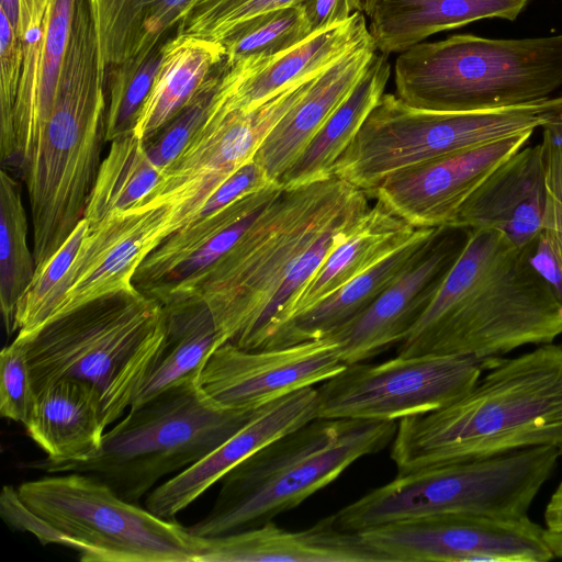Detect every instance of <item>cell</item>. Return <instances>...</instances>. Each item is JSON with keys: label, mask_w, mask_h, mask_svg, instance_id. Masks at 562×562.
Masks as SVG:
<instances>
[{"label": "cell", "mask_w": 562, "mask_h": 562, "mask_svg": "<svg viewBox=\"0 0 562 562\" xmlns=\"http://www.w3.org/2000/svg\"><path fill=\"white\" fill-rule=\"evenodd\" d=\"M562 335V301L528 255L496 229H469L432 300L396 356L472 357L486 368Z\"/></svg>", "instance_id": "obj_1"}, {"label": "cell", "mask_w": 562, "mask_h": 562, "mask_svg": "<svg viewBox=\"0 0 562 562\" xmlns=\"http://www.w3.org/2000/svg\"><path fill=\"white\" fill-rule=\"evenodd\" d=\"M562 457V345L499 358L453 403L398 420L391 459L397 474L532 447Z\"/></svg>", "instance_id": "obj_2"}, {"label": "cell", "mask_w": 562, "mask_h": 562, "mask_svg": "<svg viewBox=\"0 0 562 562\" xmlns=\"http://www.w3.org/2000/svg\"><path fill=\"white\" fill-rule=\"evenodd\" d=\"M358 191L335 176L282 187L221 258L153 297L203 301L227 341L252 349L285 281Z\"/></svg>", "instance_id": "obj_3"}, {"label": "cell", "mask_w": 562, "mask_h": 562, "mask_svg": "<svg viewBox=\"0 0 562 562\" xmlns=\"http://www.w3.org/2000/svg\"><path fill=\"white\" fill-rule=\"evenodd\" d=\"M106 76L90 0H76L70 36L48 121L26 161L35 266L83 218L105 142Z\"/></svg>", "instance_id": "obj_4"}, {"label": "cell", "mask_w": 562, "mask_h": 562, "mask_svg": "<svg viewBox=\"0 0 562 562\" xmlns=\"http://www.w3.org/2000/svg\"><path fill=\"white\" fill-rule=\"evenodd\" d=\"M166 334L164 305L134 290L93 300L29 333H18L35 390L70 379L98 394L106 426L128 409Z\"/></svg>", "instance_id": "obj_5"}, {"label": "cell", "mask_w": 562, "mask_h": 562, "mask_svg": "<svg viewBox=\"0 0 562 562\" xmlns=\"http://www.w3.org/2000/svg\"><path fill=\"white\" fill-rule=\"evenodd\" d=\"M396 428V420L315 418L227 472L210 512L188 530L210 538L272 520L330 484L355 461L383 450Z\"/></svg>", "instance_id": "obj_6"}, {"label": "cell", "mask_w": 562, "mask_h": 562, "mask_svg": "<svg viewBox=\"0 0 562 562\" xmlns=\"http://www.w3.org/2000/svg\"><path fill=\"white\" fill-rule=\"evenodd\" d=\"M262 408H224L203 392L199 378L191 379L130 407L88 458L44 459L24 467L53 474H90L123 499L136 503L164 476L203 459Z\"/></svg>", "instance_id": "obj_7"}, {"label": "cell", "mask_w": 562, "mask_h": 562, "mask_svg": "<svg viewBox=\"0 0 562 562\" xmlns=\"http://www.w3.org/2000/svg\"><path fill=\"white\" fill-rule=\"evenodd\" d=\"M395 95L409 106L464 112L537 101L562 86V34L487 38L459 34L400 53Z\"/></svg>", "instance_id": "obj_8"}, {"label": "cell", "mask_w": 562, "mask_h": 562, "mask_svg": "<svg viewBox=\"0 0 562 562\" xmlns=\"http://www.w3.org/2000/svg\"><path fill=\"white\" fill-rule=\"evenodd\" d=\"M560 457L553 447H532L396 474L335 513V520L340 529L359 532L396 520L446 513L528 517Z\"/></svg>", "instance_id": "obj_9"}, {"label": "cell", "mask_w": 562, "mask_h": 562, "mask_svg": "<svg viewBox=\"0 0 562 562\" xmlns=\"http://www.w3.org/2000/svg\"><path fill=\"white\" fill-rule=\"evenodd\" d=\"M562 110V93L479 111L416 109L384 93L333 167V176L372 198L389 175L498 139L533 132Z\"/></svg>", "instance_id": "obj_10"}, {"label": "cell", "mask_w": 562, "mask_h": 562, "mask_svg": "<svg viewBox=\"0 0 562 562\" xmlns=\"http://www.w3.org/2000/svg\"><path fill=\"white\" fill-rule=\"evenodd\" d=\"M23 502L70 538L85 562H194V536L78 472L26 481Z\"/></svg>", "instance_id": "obj_11"}, {"label": "cell", "mask_w": 562, "mask_h": 562, "mask_svg": "<svg viewBox=\"0 0 562 562\" xmlns=\"http://www.w3.org/2000/svg\"><path fill=\"white\" fill-rule=\"evenodd\" d=\"M485 363L465 356H396L356 362L317 389V418L400 420L440 409L467 394Z\"/></svg>", "instance_id": "obj_12"}, {"label": "cell", "mask_w": 562, "mask_h": 562, "mask_svg": "<svg viewBox=\"0 0 562 562\" xmlns=\"http://www.w3.org/2000/svg\"><path fill=\"white\" fill-rule=\"evenodd\" d=\"M314 78L249 111L222 110L211 102L204 123L139 204L171 206L173 233L193 223L213 193L254 159L267 135L303 98Z\"/></svg>", "instance_id": "obj_13"}, {"label": "cell", "mask_w": 562, "mask_h": 562, "mask_svg": "<svg viewBox=\"0 0 562 562\" xmlns=\"http://www.w3.org/2000/svg\"><path fill=\"white\" fill-rule=\"evenodd\" d=\"M383 562H547L546 528L524 518L446 513L358 532Z\"/></svg>", "instance_id": "obj_14"}, {"label": "cell", "mask_w": 562, "mask_h": 562, "mask_svg": "<svg viewBox=\"0 0 562 562\" xmlns=\"http://www.w3.org/2000/svg\"><path fill=\"white\" fill-rule=\"evenodd\" d=\"M345 367L337 345L327 337L266 349H243L228 341L210 357L199 384L224 408L259 409L323 383Z\"/></svg>", "instance_id": "obj_15"}, {"label": "cell", "mask_w": 562, "mask_h": 562, "mask_svg": "<svg viewBox=\"0 0 562 562\" xmlns=\"http://www.w3.org/2000/svg\"><path fill=\"white\" fill-rule=\"evenodd\" d=\"M171 220L169 205L138 204L90 229L45 323L99 297L136 289L138 267L172 234Z\"/></svg>", "instance_id": "obj_16"}, {"label": "cell", "mask_w": 562, "mask_h": 562, "mask_svg": "<svg viewBox=\"0 0 562 562\" xmlns=\"http://www.w3.org/2000/svg\"><path fill=\"white\" fill-rule=\"evenodd\" d=\"M469 229L441 226L402 277L372 304L327 338L346 364L364 361L400 344L426 310L460 255Z\"/></svg>", "instance_id": "obj_17"}, {"label": "cell", "mask_w": 562, "mask_h": 562, "mask_svg": "<svg viewBox=\"0 0 562 562\" xmlns=\"http://www.w3.org/2000/svg\"><path fill=\"white\" fill-rule=\"evenodd\" d=\"M532 133L525 132L393 172L379 183L372 198L414 227L449 226L483 180L522 148Z\"/></svg>", "instance_id": "obj_18"}, {"label": "cell", "mask_w": 562, "mask_h": 562, "mask_svg": "<svg viewBox=\"0 0 562 562\" xmlns=\"http://www.w3.org/2000/svg\"><path fill=\"white\" fill-rule=\"evenodd\" d=\"M369 41L367 19L357 11L346 22L313 34L265 63H228L225 58L212 106L227 111L252 110L292 86L316 77Z\"/></svg>", "instance_id": "obj_19"}, {"label": "cell", "mask_w": 562, "mask_h": 562, "mask_svg": "<svg viewBox=\"0 0 562 562\" xmlns=\"http://www.w3.org/2000/svg\"><path fill=\"white\" fill-rule=\"evenodd\" d=\"M317 408L318 393L314 386L268 404L203 459L155 487L146 498V508L161 518L173 519L243 460L317 418Z\"/></svg>", "instance_id": "obj_20"}, {"label": "cell", "mask_w": 562, "mask_h": 562, "mask_svg": "<svg viewBox=\"0 0 562 562\" xmlns=\"http://www.w3.org/2000/svg\"><path fill=\"white\" fill-rule=\"evenodd\" d=\"M546 203V162L540 143L520 148L497 166L449 226L499 231L528 255L541 232Z\"/></svg>", "instance_id": "obj_21"}, {"label": "cell", "mask_w": 562, "mask_h": 562, "mask_svg": "<svg viewBox=\"0 0 562 562\" xmlns=\"http://www.w3.org/2000/svg\"><path fill=\"white\" fill-rule=\"evenodd\" d=\"M194 562H383L358 532L340 529L334 514L290 531L272 520L218 537H196Z\"/></svg>", "instance_id": "obj_22"}, {"label": "cell", "mask_w": 562, "mask_h": 562, "mask_svg": "<svg viewBox=\"0 0 562 562\" xmlns=\"http://www.w3.org/2000/svg\"><path fill=\"white\" fill-rule=\"evenodd\" d=\"M376 49L369 41L317 75L303 98L274 125L254 160L279 182L308 142L360 80Z\"/></svg>", "instance_id": "obj_23"}, {"label": "cell", "mask_w": 562, "mask_h": 562, "mask_svg": "<svg viewBox=\"0 0 562 562\" xmlns=\"http://www.w3.org/2000/svg\"><path fill=\"white\" fill-rule=\"evenodd\" d=\"M382 55L403 53L430 35L485 19L515 21L528 0H358Z\"/></svg>", "instance_id": "obj_24"}, {"label": "cell", "mask_w": 562, "mask_h": 562, "mask_svg": "<svg viewBox=\"0 0 562 562\" xmlns=\"http://www.w3.org/2000/svg\"><path fill=\"white\" fill-rule=\"evenodd\" d=\"M418 231L376 201L350 234L328 252L290 302L272 334L295 315L384 260L409 241Z\"/></svg>", "instance_id": "obj_25"}, {"label": "cell", "mask_w": 562, "mask_h": 562, "mask_svg": "<svg viewBox=\"0 0 562 562\" xmlns=\"http://www.w3.org/2000/svg\"><path fill=\"white\" fill-rule=\"evenodd\" d=\"M27 435L53 462L88 458L101 445L108 427L100 398L88 384L58 379L35 390Z\"/></svg>", "instance_id": "obj_26"}, {"label": "cell", "mask_w": 562, "mask_h": 562, "mask_svg": "<svg viewBox=\"0 0 562 562\" xmlns=\"http://www.w3.org/2000/svg\"><path fill=\"white\" fill-rule=\"evenodd\" d=\"M437 228L420 227L409 241L384 260L281 325L260 349L322 338L355 318L402 277Z\"/></svg>", "instance_id": "obj_27"}, {"label": "cell", "mask_w": 562, "mask_h": 562, "mask_svg": "<svg viewBox=\"0 0 562 562\" xmlns=\"http://www.w3.org/2000/svg\"><path fill=\"white\" fill-rule=\"evenodd\" d=\"M162 61L143 103L134 134L144 142L181 112L225 61L218 42L175 35L162 45Z\"/></svg>", "instance_id": "obj_28"}, {"label": "cell", "mask_w": 562, "mask_h": 562, "mask_svg": "<svg viewBox=\"0 0 562 562\" xmlns=\"http://www.w3.org/2000/svg\"><path fill=\"white\" fill-rule=\"evenodd\" d=\"M162 305L165 339L131 407L173 385L198 379L214 351L228 342L203 301L189 297L171 300Z\"/></svg>", "instance_id": "obj_29"}, {"label": "cell", "mask_w": 562, "mask_h": 562, "mask_svg": "<svg viewBox=\"0 0 562 562\" xmlns=\"http://www.w3.org/2000/svg\"><path fill=\"white\" fill-rule=\"evenodd\" d=\"M390 75L387 56L375 54L360 80L281 177L282 187H296L333 176L334 165L384 94Z\"/></svg>", "instance_id": "obj_30"}, {"label": "cell", "mask_w": 562, "mask_h": 562, "mask_svg": "<svg viewBox=\"0 0 562 562\" xmlns=\"http://www.w3.org/2000/svg\"><path fill=\"white\" fill-rule=\"evenodd\" d=\"M100 66L109 69L146 54L178 21L165 0H90Z\"/></svg>", "instance_id": "obj_31"}, {"label": "cell", "mask_w": 562, "mask_h": 562, "mask_svg": "<svg viewBox=\"0 0 562 562\" xmlns=\"http://www.w3.org/2000/svg\"><path fill=\"white\" fill-rule=\"evenodd\" d=\"M164 172L149 157L145 142L134 132L112 140L85 210L83 218L90 229L114 212L142 203L161 181Z\"/></svg>", "instance_id": "obj_32"}, {"label": "cell", "mask_w": 562, "mask_h": 562, "mask_svg": "<svg viewBox=\"0 0 562 562\" xmlns=\"http://www.w3.org/2000/svg\"><path fill=\"white\" fill-rule=\"evenodd\" d=\"M281 189L279 182H273L176 231L144 259L134 277V284L146 294L164 286L192 255L228 227L269 203Z\"/></svg>", "instance_id": "obj_33"}, {"label": "cell", "mask_w": 562, "mask_h": 562, "mask_svg": "<svg viewBox=\"0 0 562 562\" xmlns=\"http://www.w3.org/2000/svg\"><path fill=\"white\" fill-rule=\"evenodd\" d=\"M36 266L27 246V220L20 182L0 170V306L8 336L15 333L16 304Z\"/></svg>", "instance_id": "obj_34"}, {"label": "cell", "mask_w": 562, "mask_h": 562, "mask_svg": "<svg viewBox=\"0 0 562 562\" xmlns=\"http://www.w3.org/2000/svg\"><path fill=\"white\" fill-rule=\"evenodd\" d=\"M302 9L288 5L254 16L234 27L221 42L226 60L267 61L310 37Z\"/></svg>", "instance_id": "obj_35"}, {"label": "cell", "mask_w": 562, "mask_h": 562, "mask_svg": "<svg viewBox=\"0 0 562 562\" xmlns=\"http://www.w3.org/2000/svg\"><path fill=\"white\" fill-rule=\"evenodd\" d=\"M164 43L108 70L105 142L134 132L139 110L162 61Z\"/></svg>", "instance_id": "obj_36"}, {"label": "cell", "mask_w": 562, "mask_h": 562, "mask_svg": "<svg viewBox=\"0 0 562 562\" xmlns=\"http://www.w3.org/2000/svg\"><path fill=\"white\" fill-rule=\"evenodd\" d=\"M89 231L88 222L82 218L61 246L36 267L30 284L16 304L15 331H32L47 321L59 285L75 263Z\"/></svg>", "instance_id": "obj_37"}, {"label": "cell", "mask_w": 562, "mask_h": 562, "mask_svg": "<svg viewBox=\"0 0 562 562\" xmlns=\"http://www.w3.org/2000/svg\"><path fill=\"white\" fill-rule=\"evenodd\" d=\"M302 0H192L184 9L176 35L221 43L238 24L261 13Z\"/></svg>", "instance_id": "obj_38"}, {"label": "cell", "mask_w": 562, "mask_h": 562, "mask_svg": "<svg viewBox=\"0 0 562 562\" xmlns=\"http://www.w3.org/2000/svg\"><path fill=\"white\" fill-rule=\"evenodd\" d=\"M224 64L181 112L145 142L149 157L164 170L179 156L204 123L218 86Z\"/></svg>", "instance_id": "obj_39"}, {"label": "cell", "mask_w": 562, "mask_h": 562, "mask_svg": "<svg viewBox=\"0 0 562 562\" xmlns=\"http://www.w3.org/2000/svg\"><path fill=\"white\" fill-rule=\"evenodd\" d=\"M35 397L25 350L14 338L0 353V415L24 426Z\"/></svg>", "instance_id": "obj_40"}, {"label": "cell", "mask_w": 562, "mask_h": 562, "mask_svg": "<svg viewBox=\"0 0 562 562\" xmlns=\"http://www.w3.org/2000/svg\"><path fill=\"white\" fill-rule=\"evenodd\" d=\"M23 45L0 9V125L11 116L23 64Z\"/></svg>", "instance_id": "obj_41"}, {"label": "cell", "mask_w": 562, "mask_h": 562, "mask_svg": "<svg viewBox=\"0 0 562 562\" xmlns=\"http://www.w3.org/2000/svg\"><path fill=\"white\" fill-rule=\"evenodd\" d=\"M0 514L8 526L33 533L42 546L54 543L76 550L75 542L31 509L19 495L18 488L11 485L2 488Z\"/></svg>", "instance_id": "obj_42"}, {"label": "cell", "mask_w": 562, "mask_h": 562, "mask_svg": "<svg viewBox=\"0 0 562 562\" xmlns=\"http://www.w3.org/2000/svg\"><path fill=\"white\" fill-rule=\"evenodd\" d=\"M297 5L311 35L341 24L360 11L358 0H302Z\"/></svg>", "instance_id": "obj_43"}, {"label": "cell", "mask_w": 562, "mask_h": 562, "mask_svg": "<svg viewBox=\"0 0 562 562\" xmlns=\"http://www.w3.org/2000/svg\"><path fill=\"white\" fill-rule=\"evenodd\" d=\"M539 267L562 301V239L540 256Z\"/></svg>", "instance_id": "obj_44"}, {"label": "cell", "mask_w": 562, "mask_h": 562, "mask_svg": "<svg viewBox=\"0 0 562 562\" xmlns=\"http://www.w3.org/2000/svg\"><path fill=\"white\" fill-rule=\"evenodd\" d=\"M543 518L547 529L562 530V482L550 496Z\"/></svg>", "instance_id": "obj_45"}, {"label": "cell", "mask_w": 562, "mask_h": 562, "mask_svg": "<svg viewBox=\"0 0 562 562\" xmlns=\"http://www.w3.org/2000/svg\"><path fill=\"white\" fill-rule=\"evenodd\" d=\"M544 537L554 558L562 559V530H549L546 528Z\"/></svg>", "instance_id": "obj_46"}, {"label": "cell", "mask_w": 562, "mask_h": 562, "mask_svg": "<svg viewBox=\"0 0 562 562\" xmlns=\"http://www.w3.org/2000/svg\"><path fill=\"white\" fill-rule=\"evenodd\" d=\"M547 124L558 134L562 142V110Z\"/></svg>", "instance_id": "obj_47"}]
</instances>
